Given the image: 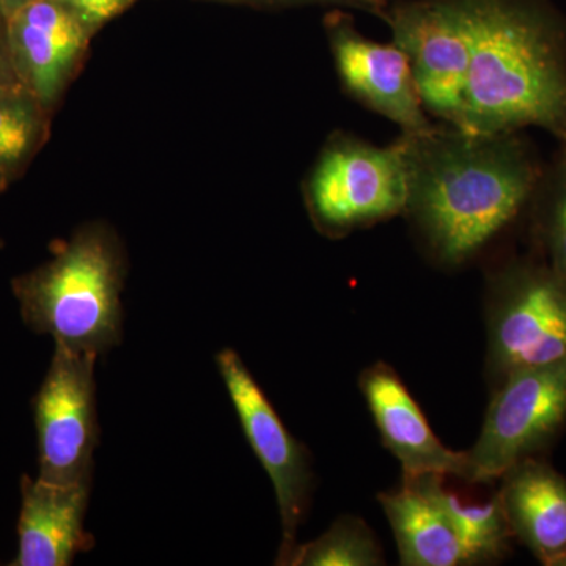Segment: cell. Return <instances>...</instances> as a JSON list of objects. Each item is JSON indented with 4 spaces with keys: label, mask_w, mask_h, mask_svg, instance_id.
<instances>
[{
    "label": "cell",
    "mask_w": 566,
    "mask_h": 566,
    "mask_svg": "<svg viewBox=\"0 0 566 566\" xmlns=\"http://www.w3.org/2000/svg\"><path fill=\"white\" fill-rule=\"evenodd\" d=\"M93 353L55 344L50 370L33 398L39 479L59 485L91 483L98 444Z\"/></svg>",
    "instance_id": "cell-7"
},
{
    "label": "cell",
    "mask_w": 566,
    "mask_h": 566,
    "mask_svg": "<svg viewBox=\"0 0 566 566\" xmlns=\"http://www.w3.org/2000/svg\"><path fill=\"white\" fill-rule=\"evenodd\" d=\"M408 170L400 145L375 147L338 134L324 148L307 182L315 226L344 237L406 211Z\"/></svg>",
    "instance_id": "cell-4"
},
{
    "label": "cell",
    "mask_w": 566,
    "mask_h": 566,
    "mask_svg": "<svg viewBox=\"0 0 566 566\" xmlns=\"http://www.w3.org/2000/svg\"><path fill=\"white\" fill-rule=\"evenodd\" d=\"M405 566L474 565L442 510L411 482L378 495Z\"/></svg>",
    "instance_id": "cell-15"
},
{
    "label": "cell",
    "mask_w": 566,
    "mask_h": 566,
    "mask_svg": "<svg viewBox=\"0 0 566 566\" xmlns=\"http://www.w3.org/2000/svg\"><path fill=\"white\" fill-rule=\"evenodd\" d=\"M471 44L460 129L566 144V28L539 0H457Z\"/></svg>",
    "instance_id": "cell-2"
},
{
    "label": "cell",
    "mask_w": 566,
    "mask_h": 566,
    "mask_svg": "<svg viewBox=\"0 0 566 566\" xmlns=\"http://www.w3.org/2000/svg\"><path fill=\"white\" fill-rule=\"evenodd\" d=\"M283 565L378 566L382 549L371 528L356 516H342L319 538L294 546Z\"/></svg>",
    "instance_id": "cell-18"
},
{
    "label": "cell",
    "mask_w": 566,
    "mask_h": 566,
    "mask_svg": "<svg viewBox=\"0 0 566 566\" xmlns=\"http://www.w3.org/2000/svg\"><path fill=\"white\" fill-rule=\"evenodd\" d=\"M382 444L403 469V476L452 475L464 480L465 452L447 449L431 430L427 417L390 365L376 363L359 381Z\"/></svg>",
    "instance_id": "cell-12"
},
{
    "label": "cell",
    "mask_w": 566,
    "mask_h": 566,
    "mask_svg": "<svg viewBox=\"0 0 566 566\" xmlns=\"http://www.w3.org/2000/svg\"><path fill=\"white\" fill-rule=\"evenodd\" d=\"M91 31L59 0H32L9 18L11 63L48 111L57 106L88 46Z\"/></svg>",
    "instance_id": "cell-10"
},
{
    "label": "cell",
    "mask_w": 566,
    "mask_h": 566,
    "mask_svg": "<svg viewBox=\"0 0 566 566\" xmlns=\"http://www.w3.org/2000/svg\"><path fill=\"white\" fill-rule=\"evenodd\" d=\"M344 2V0H342ZM356 3H364V6L368 7H381L385 3V0H353Z\"/></svg>",
    "instance_id": "cell-24"
},
{
    "label": "cell",
    "mask_w": 566,
    "mask_h": 566,
    "mask_svg": "<svg viewBox=\"0 0 566 566\" xmlns=\"http://www.w3.org/2000/svg\"><path fill=\"white\" fill-rule=\"evenodd\" d=\"M408 170L406 211L434 255L471 259L528 202L543 172L517 133L431 126L398 140Z\"/></svg>",
    "instance_id": "cell-1"
},
{
    "label": "cell",
    "mask_w": 566,
    "mask_h": 566,
    "mask_svg": "<svg viewBox=\"0 0 566 566\" xmlns=\"http://www.w3.org/2000/svg\"><path fill=\"white\" fill-rule=\"evenodd\" d=\"M125 260L109 230L87 227L55 249L50 262L11 282L24 323L55 344L106 353L122 342Z\"/></svg>",
    "instance_id": "cell-3"
},
{
    "label": "cell",
    "mask_w": 566,
    "mask_h": 566,
    "mask_svg": "<svg viewBox=\"0 0 566 566\" xmlns=\"http://www.w3.org/2000/svg\"><path fill=\"white\" fill-rule=\"evenodd\" d=\"M482 431L465 452V482L501 479L557 433L566 420V360L520 368L499 379Z\"/></svg>",
    "instance_id": "cell-6"
},
{
    "label": "cell",
    "mask_w": 566,
    "mask_h": 566,
    "mask_svg": "<svg viewBox=\"0 0 566 566\" xmlns=\"http://www.w3.org/2000/svg\"><path fill=\"white\" fill-rule=\"evenodd\" d=\"M331 46L345 87L365 106L403 128V134L431 128L408 57L397 44L365 39L352 24L335 22Z\"/></svg>",
    "instance_id": "cell-11"
},
{
    "label": "cell",
    "mask_w": 566,
    "mask_h": 566,
    "mask_svg": "<svg viewBox=\"0 0 566 566\" xmlns=\"http://www.w3.org/2000/svg\"><path fill=\"white\" fill-rule=\"evenodd\" d=\"M411 480L434 502L450 521L474 564L497 560L509 551L512 528L506 521L497 494L490 501L463 502L444 486V476L423 474L403 476Z\"/></svg>",
    "instance_id": "cell-16"
},
{
    "label": "cell",
    "mask_w": 566,
    "mask_h": 566,
    "mask_svg": "<svg viewBox=\"0 0 566 566\" xmlns=\"http://www.w3.org/2000/svg\"><path fill=\"white\" fill-rule=\"evenodd\" d=\"M51 112L22 84H0V178L24 172L50 136Z\"/></svg>",
    "instance_id": "cell-17"
},
{
    "label": "cell",
    "mask_w": 566,
    "mask_h": 566,
    "mask_svg": "<svg viewBox=\"0 0 566 566\" xmlns=\"http://www.w3.org/2000/svg\"><path fill=\"white\" fill-rule=\"evenodd\" d=\"M216 365L240 417L245 439L273 482L283 532L277 564L283 565L296 546V531L311 502L314 488L311 460L304 447L286 430L240 354L222 349L216 356Z\"/></svg>",
    "instance_id": "cell-8"
},
{
    "label": "cell",
    "mask_w": 566,
    "mask_h": 566,
    "mask_svg": "<svg viewBox=\"0 0 566 566\" xmlns=\"http://www.w3.org/2000/svg\"><path fill=\"white\" fill-rule=\"evenodd\" d=\"M7 186H9V181L3 180V178H0V192L6 191Z\"/></svg>",
    "instance_id": "cell-25"
},
{
    "label": "cell",
    "mask_w": 566,
    "mask_h": 566,
    "mask_svg": "<svg viewBox=\"0 0 566 566\" xmlns=\"http://www.w3.org/2000/svg\"><path fill=\"white\" fill-rule=\"evenodd\" d=\"M501 479L497 497L513 536L543 565L560 566L566 558V479L531 458Z\"/></svg>",
    "instance_id": "cell-14"
},
{
    "label": "cell",
    "mask_w": 566,
    "mask_h": 566,
    "mask_svg": "<svg viewBox=\"0 0 566 566\" xmlns=\"http://www.w3.org/2000/svg\"><path fill=\"white\" fill-rule=\"evenodd\" d=\"M539 232L549 266L566 279V144L556 164L538 185Z\"/></svg>",
    "instance_id": "cell-19"
},
{
    "label": "cell",
    "mask_w": 566,
    "mask_h": 566,
    "mask_svg": "<svg viewBox=\"0 0 566 566\" xmlns=\"http://www.w3.org/2000/svg\"><path fill=\"white\" fill-rule=\"evenodd\" d=\"M0 84H21L11 63L9 18L0 10Z\"/></svg>",
    "instance_id": "cell-21"
},
{
    "label": "cell",
    "mask_w": 566,
    "mask_h": 566,
    "mask_svg": "<svg viewBox=\"0 0 566 566\" xmlns=\"http://www.w3.org/2000/svg\"><path fill=\"white\" fill-rule=\"evenodd\" d=\"M264 2H342V0H264Z\"/></svg>",
    "instance_id": "cell-23"
},
{
    "label": "cell",
    "mask_w": 566,
    "mask_h": 566,
    "mask_svg": "<svg viewBox=\"0 0 566 566\" xmlns=\"http://www.w3.org/2000/svg\"><path fill=\"white\" fill-rule=\"evenodd\" d=\"M18 556L13 566H66L92 549L84 531L91 483L59 485L36 476L21 479Z\"/></svg>",
    "instance_id": "cell-13"
},
{
    "label": "cell",
    "mask_w": 566,
    "mask_h": 566,
    "mask_svg": "<svg viewBox=\"0 0 566 566\" xmlns=\"http://www.w3.org/2000/svg\"><path fill=\"white\" fill-rule=\"evenodd\" d=\"M566 360V279L549 264L499 275L488 305V367L495 378Z\"/></svg>",
    "instance_id": "cell-5"
},
{
    "label": "cell",
    "mask_w": 566,
    "mask_h": 566,
    "mask_svg": "<svg viewBox=\"0 0 566 566\" xmlns=\"http://www.w3.org/2000/svg\"><path fill=\"white\" fill-rule=\"evenodd\" d=\"M394 43L411 65L424 111L460 128L471 63L468 29L457 0H424L389 14Z\"/></svg>",
    "instance_id": "cell-9"
},
{
    "label": "cell",
    "mask_w": 566,
    "mask_h": 566,
    "mask_svg": "<svg viewBox=\"0 0 566 566\" xmlns=\"http://www.w3.org/2000/svg\"><path fill=\"white\" fill-rule=\"evenodd\" d=\"M59 2L63 3L92 32L122 13L133 0H59Z\"/></svg>",
    "instance_id": "cell-20"
},
{
    "label": "cell",
    "mask_w": 566,
    "mask_h": 566,
    "mask_svg": "<svg viewBox=\"0 0 566 566\" xmlns=\"http://www.w3.org/2000/svg\"><path fill=\"white\" fill-rule=\"evenodd\" d=\"M560 566H566V558L564 562H562V565Z\"/></svg>",
    "instance_id": "cell-26"
},
{
    "label": "cell",
    "mask_w": 566,
    "mask_h": 566,
    "mask_svg": "<svg viewBox=\"0 0 566 566\" xmlns=\"http://www.w3.org/2000/svg\"><path fill=\"white\" fill-rule=\"evenodd\" d=\"M32 2V0H0V10L10 18L14 11L20 10L25 3Z\"/></svg>",
    "instance_id": "cell-22"
}]
</instances>
